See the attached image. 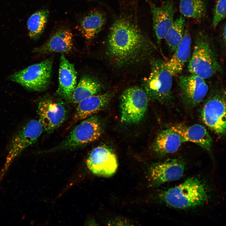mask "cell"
<instances>
[{"label":"cell","instance_id":"cell-1","mask_svg":"<svg viewBox=\"0 0 226 226\" xmlns=\"http://www.w3.org/2000/svg\"><path fill=\"white\" fill-rule=\"evenodd\" d=\"M149 44L139 26L127 17L121 16L110 27L108 39L109 52L118 64L136 60Z\"/></svg>","mask_w":226,"mask_h":226},{"label":"cell","instance_id":"cell-2","mask_svg":"<svg viewBox=\"0 0 226 226\" xmlns=\"http://www.w3.org/2000/svg\"><path fill=\"white\" fill-rule=\"evenodd\" d=\"M213 43L205 30L195 33L194 49L187 67L191 74L205 80L222 71Z\"/></svg>","mask_w":226,"mask_h":226},{"label":"cell","instance_id":"cell-3","mask_svg":"<svg viewBox=\"0 0 226 226\" xmlns=\"http://www.w3.org/2000/svg\"><path fill=\"white\" fill-rule=\"evenodd\" d=\"M162 196L169 206L183 209L201 206L208 198L205 184L198 178L193 177L188 178L178 186L165 191Z\"/></svg>","mask_w":226,"mask_h":226},{"label":"cell","instance_id":"cell-4","mask_svg":"<svg viewBox=\"0 0 226 226\" xmlns=\"http://www.w3.org/2000/svg\"><path fill=\"white\" fill-rule=\"evenodd\" d=\"M201 110L204 124L218 135L226 133V91L221 86L213 87L208 92Z\"/></svg>","mask_w":226,"mask_h":226},{"label":"cell","instance_id":"cell-5","mask_svg":"<svg viewBox=\"0 0 226 226\" xmlns=\"http://www.w3.org/2000/svg\"><path fill=\"white\" fill-rule=\"evenodd\" d=\"M102 132L98 118L92 116L83 120L62 142L48 152L73 150L83 147L98 139Z\"/></svg>","mask_w":226,"mask_h":226},{"label":"cell","instance_id":"cell-6","mask_svg":"<svg viewBox=\"0 0 226 226\" xmlns=\"http://www.w3.org/2000/svg\"><path fill=\"white\" fill-rule=\"evenodd\" d=\"M52 67V60L47 59L12 74L8 78L30 91H42L50 84Z\"/></svg>","mask_w":226,"mask_h":226},{"label":"cell","instance_id":"cell-7","mask_svg":"<svg viewBox=\"0 0 226 226\" xmlns=\"http://www.w3.org/2000/svg\"><path fill=\"white\" fill-rule=\"evenodd\" d=\"M173 76L166 69L165 62L153 60L150 74L145 82L146 93L150 99L169 102L173 98Z\"/></svg>","mask_w":226,"mask_h":226},{"label":"cell","instance_id":"cell-8","mask_svg":"<svg viewBox=\"0 0 226 226\" xmlns=\"http://www.w3.org/2000/svg\"><path fill=\"white\" fill-rule=\"evenodd\" d=\"M120 99L121 118L122 122L134 124L140 121L147 109L146 93L138 87H133L125 90Z\"/></svg>","mask_w":226,"mask_h":226},{"label":"cell","instance_id":"cell-9","mask_svg":"<svg viewBox=\"0 0 226 226\" xmlns=\"http://www.w3.org/2000/svg\"><path fill=\"white\" fill-rule=\"evenodd\" d=\"M44 130L39 120H31L16 131L8 147V162H10L24 149L37 141Z\"/></svg>","mask_w":226,"mask_h":226},{"label":"cell","instance_id":"cell-10","mask_svg":"<svg viewBox=\"0 0 226 226\" xmlns=\"http://www.w3.org/2000/svg\"><path fill=\"white\" fill-rule=\"evenodd\" d=\"M37 113L39 121L44 130L47 132H52L59 127L68 115L67 109L62 103L46 97L38 102Z\"/></svg>","mask_w":226,"mask_h":226},{"label":"cell","instance_id":"cell-11","mask_svg":"<svg viewBox=\"0 0 226 226\" xmlns=\"http://www.w3.org/2000/svg\"><path fill=\"white\" fill-rule=\"evenodd\" d=\"M89 169L93 173L105 177L113 175L118 168L116 156L113 150L106 146L94 148L86 160Z\"/></svg>","mask_w":226,"mask_h":226},{"label":"cell","instance_id":"cell-12","mask_svg":"<svg viewBox=\"0 0 226 226\" xmlns=\"http://www.w3.org/2000/svg\"><path fill=\"white\" fill-rule=\"evenodd\" d=\"M205 80L191 74L180 77L179 87L181 98L185 105L194 107L205 98L209 91V87Z\"/></svg>","mask_w":226,"mask_h":226},{"label":"cell","instance_id":"cell-13","mask_svg":"<svg viewBox=\"0 0 226 226\" xmlns=\"http://www.w3.org/2000/svg\"><path fill=\"white\" fill-rule=\"evenodd\" d=\"M185 168L184 161L178 159H168L155 164L150 168L149 177L153 184L158 186L180 178Z\"/></svg>","mask_w":226,"mask_h":226},{"label":"cell","instance_id":"cell-14","mask_svg":"<svg viewBox=\"0 0 226 226\" xmlns=\"http://www.w3.org/2000/svg\"><path fill=\"white\" fill-rule=\"evenodd\" d=\"M152 15L153 30L158 42L164 39L174 21L175 12V5L171 0H166L157 6L149 2Z\"/></svg>","mask_w":226,"mask_h":226},{"label":"cell","instance_id":"cell-15","mask_svg":"<svg viewBox=\"0 0 226 226\" xmlns=\"http://www.w3.org/2000/svg\"><path fill=\"white\" fill-rule=\"evenodd\" d=\"M77 72L74 65L64 54L61 55L59 71V85L57 94L68 101L77 86Z\"/></svg>","mask_w":226,"mask_h":226},{"label":"cell","instance_id":"cell-16","mask_svg":"<svg viewBox=\"0 0 226 226\" xmlns=\"http://www.w3.org/2000/svg\"><path fill=\"white\" fill-rule=\"evenodd\" d=\"M171 127L180 135L183 143H193L207 151L211 150L212 138L205 127L202 125L195 124L187 126L178 124Z\"/></svg>","mask_w":226,"mask_h":226},{"label":"cell","instance_id":"cell-17","mask_svg":"<svg viewBox=\"0 0 226 226\" xmlns=\"http://www.w3.org/2000/svg\"><path fill=\"white\" fill-rule=\"evenodd\" d=\"M192 40L189 30L185 31L183 38L178 46L170 59L165 62V66L173 76L180 73L186 63L190 57L191 52Z\"/></svg>","mask_w":226,"mask_h":226},{"label":"cell","instance_id":"cell-18","mask_svg":"<svg viewBox=\"0 0 226 226\" xmlns=\"http://www.w3.org/2000/svg\"><path fill=\"white\" fill-rule=\"evenodd\" d=\"M73 46V35L67 29L57 31L44 44L33 50V52L40 54L53 52L68 53Z\"/></svg>","mask_w":226,"mask_h":226},{"label":"cell","instance_id":"cell-19","mask_svg":"<svg viewBox=\"0 0 226 226\" xmlns=\"http://www.w3.org/2000/svg\"><path fill=\"white\" fill-rule=\"evenodd\" d=\"M110 96L108 93L96 94L79 102L74 114L73 121L83 120L94 116L107 105Z\"/></svg>","mask_w":226,"mask_h":226},{"label":"cell","instance_id":"cell-20","mask_svg":"<svg viewBox=\"0 0 226 226\" xmlns=\"http://www.w3.org/2000/svg\"><path fill=\"white\" fill-rule=\"evenodd\" d=\"M182 143L180 135L170 127L163 130L158 135L154 148L158 154L165 155L176 152Z\"/></svg>","mask_w":226,"mask_h":226},{"label":"cell","instance_id":"cell-21","mask_svg":"<svg viewBox=\"0 0 226 226\" xmlns=\"http://www.w3.org/2000/svg\"><path fill=\"white\" fill-rule=\"evenodd\" d=\"M102 89L101 83L88 75L83 76L77 85L68 102L78 104L83 100L100 92Z\"/></svg>","mask_w":226,"mask_h":226},{"label":"cell","instance_id":"cell-22","mask_svg":"<svg viewBox=\"0 0 226 226\" xmlns=\"http://www.w3.org/2000/svg\"><path fill=\"white\" fill-rule=\"evenodd\" d=\"M105 21V16L103 13L98 10L92 11L81 19L79 30L86 39L90 40L100 32Z\"/></svg>","mask_w":226,"mask_h":226},{"label":"cell","instance_id":"cell-23","mask_svg":"<svg viewBox=\"0 0 226 226\" xmlns=\"http://www.w3.org/2000/svg\"><path fill=\"white\" fill-rule=\"evenodd\" d=\"M179 9L184 16L200 21L206 16L207 4L206 0H179Z\"/></svg>","mask_w":226,"mask_h":226},{"label":"cell","instance_id":"cell-24","mask_svg":"<svg viewBox=\"0 0 226 226\" xmlns=\"http://www.w3.org/2000/svg\"><path fill=\"white\" fill-rule=\"evenodd\" d=\"M49 15L47 9L38 10L32 14L27 21L29 37L33 40L39 38L43 32Z\"/></svg>","mask_w":226,"mask_h":226},{"label":"cell","instance_id":"cell-25","mask_svg":"<svg viewBox=\"0 0 226 226\" xmlns=\"http://www.w3.org/2000/svg\"><path fill=\"white\" fill-rule=\"evenodd\" d=\"M185 21L180 16L174 20L164 39L170 51L173 52L181 41L185 31Z\"/></svg>","mask_w":226,"mask_h":226},{"label":"cell","instance_id":"cell-26","mask_svg":"<svg viewBox=\"0 0 226 226\" xmlns=\"http://www.w3.org/2000/svg\"><path fill=\"white\" fill-rule=\"evenodd\" d=\"M226 0H217L213 13L212 27L214 29L225 19L226 12Z\"/></svg>","mask_w":226,"mask_h":226},{"label":"cell","instance_id":"cell-27","mask_svg":"<svg viewBox=\"0 0 226 226\" xmlns=\"http://www.w3.org/2000/svg\"><path fill=\"white\" fill-rule=\"evenodd\" d=\"M226 25L225 23L222 25L219 35V38L221 43L223 46H225L226 45Z\"/></svg>","mask_w":226,"mask_h":226}]
</instances>
